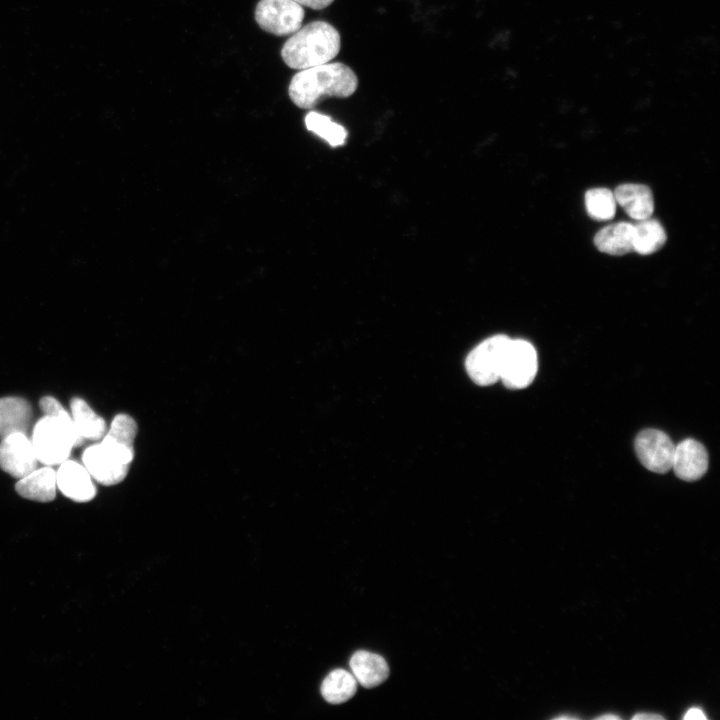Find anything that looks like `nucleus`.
I'll list each match as a JSON object with an SVG mask.
<instances>
[{"label": "nucleus", "mask_w": 720, "mask_h": 720, "mask_svg": "<svg viewBox=\"0 0 720 720\" xmlns=\"http://www.w3.org/2000/svg\"><path fill=\"white\" fill-rule=\"evenodd\" d=\"M599 251L610 255H624L633 251V224L619 222L601 229L594 238Z\"/></svg>", "instance_id": "dca6fc26"}, {"label": "nucleus", "mask_w": 720, "mask_h": 720, "mask_svg": "<svg viewBox=\"0 0 720 720\" xmlns=\"http://www.w3.org/2000/svg\"><path fill=\"white\" fill-rule=\"evenodd\" d=\"M71 416L79 435L86 441H99L107 432L105 420L81 398L70 402Z\"/></svg>", "instance_id": "f3484780"}, {"label": "nucleus", "mask_w": 720, "mask_h": 720, "mask_svg": "<svg viewBox=\"0 0 720 720\" xmlns=\"http://www.w3.org/2000/svg\"><path fill=\"white\" fill-rule=\"evenodd\" d=\"M341 48L337 29L325 21H313L291 34L281 49L285 64L303 70L330 62Z\"/></svg>", "instance_id": "7ed1b4c3"}, {"label": "nucleus", "mask_w": 720, "mask_h": 720, "mask_svg": "<svg viewBox=\"0 0 720 720\" xmlns=\"http://www.w3.org/2000/svg\"><path fill=\"white\" fill-rule=\"evenodd\" d=\"M666 242L662 225L652 219L638 220L633 225V250L642 255L658 251Z\"/></svg>", "instance_id": "a211bd4d"}, {"label": "nucleus", "mask_w": 720, "mask_h": 720, "mask_svg": "<svg viewBox=\"0 0 720 720\" xmlns=\"http://www.w3.org/2000/svg\"><path fill=\"white\" fill-rule=\"evenodd\" d=\"M614 193L616 203L635 220L649 218L654 210V200L650 188L643 184H621Z\"/></svg>", "instance_id": "ddd939ff"}, {"label": "nucleus", "mask_w": 720, "mask_h": 720, "mask_svg": "<svg viewBox=\"0 0 720 720\" xmlns=\"http://www.w3.org/2000/svg\"><path fill=\"white\" fill-rule=\"evenodd\" d=\"M100 442L86 448L82 462L93 480L111 486L120 483L128 474L134 457V442L105 433Z\"/></svg>", "instance_id": "20e7f679"}, {"label": "nucleus", "mask_w": 720, "mask_h": 720, "mask_svg": "<svg viewBox=\"0 0 720 720\" xmlns=\"http://www.w3.org/2000/svg\"><path fill=\"white\" fill-rule=\"evenodd\" d=\"M357 689V681L352 673L336 669L330 672L322 682L321 694L331 704H341L351 699Z\"/></svg>", "instance_id": "6ab92c4d"}, {"label": "nucleus", "mask_w": 720, "mask_h": 720, "mask_svg": "<svg viewBox=\"0 0 720 720\" xmlns=\"http://www.w3.org/2000/svg\"><path fill=\"white\" fill-rule=\"evenodd\" d=\"M672 469L684 481L700 479L708 469L705 447L694 439H685L675 445Z\"/></svg>", "instance_id": "9b49d317"}, {"label": "nucleus", "mask_w": 720, "mask_h": 720, "mask_svg": "<svg viewBox=\"0 0 720 720\" xmlns=\"http://www.w3.org/2000/svg\"><path fill=\"white\" fill-rule=\"evenodd\" d=\"M0 442V468L20 479L38 468L39 461L26 433H12Z\"/></svg>", "instance_id": "1a4fd4ad"}, {"label": "nucleus", "mask_w": 720, "mask_h": 720, "mask_svg": "<svg viewBox=\"0 0 720 720\" xmlns=\"http://www.w3.org/2000/svg\"><path fill=\"white\" fill-rule=\"evenodd\" d=\"M31 442L40 463L47 466L59 465L70 456L74 447L85 440L77 432L72 416L58 400L46 407V415L33 428Z\"/></svg>", "instance_id": "f03ea898"}, {"label": "nucleus", "mask_w": 720, "mask_h": 720, "mask_svg": "<svg viewBox=\"0 0 720 720\" xmlns=\"http://www.w3.org/2000/svg\"><path fill=\"white\" fill-rule=\"evenodd\" d=\"M683 718H684L685 720H692V719H696V720H706V719H707V716L705 715V713L703 712V710L700 709L699 707H692V708H690V709L687 710V712L685 713V715H684Z\"/></svg>", "instance_id": "5701e85b"}, {"label": "nucleus", "mask_w": 720, "mask_h": 720, "mask_svg": "<svg viewBox=\"0 0 720 720\" xmlns=\"http://www.w3.org/2000/svg\"><path fill=\"white\" fill-rule=\"evenodd\" d=\"M614 193L606 188H593L585 194V205L589 216L596 220H609L616 212Z\"/></svg>", "instance_id": "412c9836"}, {"label": "nucleus", "mask_w": 720, "mask_h": 720, "mask_svg": "<svg viewBox=\"0 0 720 720\" xmlns=\"http://www.w3.org/2000/svg\"><path fill=\"white\" fill-rule=\"evenodd\" d=\"M32 419V408L21 397L0 398V438L12 433H26Z\"/></svg>", "instance_id": "2eb2a0df"}, {"label": "nucleus", "mask_w": 720, "mask_h": 720, "mask_svg": "<svg viewBox=\"0 0 720 720\" xmlns=\"http://www.w3.org/2000/svg\"><path fill=\"white\" fill-rule=\"evenodd\" d=\"M554 719H556V720H563V719L569 720V719H577V717L571 716V715H560V716L555 717Z\"/></svg>", "instance_id": "a878e982"}, {"label": "nucleus", "mask_w": 720, "mask_h": 720, "mask_svg": "<svg viewBox=\"0 0 720 720\" xmlns=\"http://www.w3.org/2000/svg\"><path fill=\"white\" fill-rule=\"evenodd\" d=\"M57 488L75 502H88L96 495L93 478L83 464L67 459L56 471Z\"/></svg>", "instance_id": "9d476101"}, {"label": "nucleus", "mask_w": 720, "mask_h": 720, "mask_svg": "<svg viewBox=\"0 0 720 720\" xmlns=\"http://www.w3.org/2000/svg\"><path fill=\"white\" fill-rule=\"evenodd\" d=\"M538 370V357L534 346L523 339H511L505 350L500 380L509 389L529 386Z\"/></svg>", "instance_id": "423d86ee"}, {"label": "nucleus", "mask_w": 720, "mask_h": 720, "mask_svg": "<svg viewBox=\"0 0 720 720\" xmlns=\"http://www.w3.org/2000/svg\"><path fill=\"white\" fill-rule=\"evenodd\" d=\"M510 338L492 336L477 345L467 356L465 366L469 377L480 386L500 380L503 358Z\"/></svg>", "instance_id": "39448f33"}, {"label": "nucleus", "mask_w": 720, "mask_h": 720, "mask_svg": "<svg viewBox=\"0 0 720 720\" xmlns=\"http://www.w3.org/2000/svg\"><path fill=\"white\" fill-rule=\"evenodd\" d=\"M596 719L597 720H619V719H621V717L616 714L609 713V714H603L601 716H598V717H596Z\"/></svg>", "instance_id": "393cba45"}, {"label": "nucleus", "mask_w": 720, "mask_h": 720, "mask_svg": "<svg viewBox=\"0 0 720 720\" xmlns=\"http://www.w3.org/2000/svg\"><path fill=\"white\" fill-rule=\"evenodd\" d=\"M352 675L365 688H373L383 683L389 675L385 659L368 651L359 650L350 658Z\"/></svg>", "instance_id": "4468645a"}, {"label": "nucleus", "mask_w": 720, "mask_h": 720, "mask_svg": "<svg viewBox=\"0 0 720 720\" xmlns=\"http://www.w3.org/2000/svg\"><path fill=\"white\" fill-rule=\"evenodd\" d=\"M15 489L25 499L43 503L51 502L56 496V471L52 466L38 467L18 479Z\"/></svg>", "instance_id": "f8f14e48"}, {"label": "nucleus", "mask_w": 720, "mask_h": 720, "mask_svg": "<svg viewBox=\"0 0 720 720\" xmlns=\"http://www.w3.org/2000/svg\"><path fill=\"white\" fill-rule=\"evenodd\" d=\"M304 16L303 6L293 0H260L255 8V20L260 28L277 36L296 32Z\"/></svg>", "instance_id": "0eeeda50"}, {"label": "nucleus", "mask_w": 720, "mask_h": 720, "mask_svg": "<svg viewBox=\"0 0 720 720\" xmlns=\"http://www.w3.org/2000/svg\"><path fill=\"white\" fill-rule=\"evenodd\" d=\"M358 87L355 72L347 65L334 62L299 70L291 79L288 94L301 109H311L323 97L347 98Z\"/></svg>", "instance_id": "f257e3e1"}, {"label": "nucleus", "mask_w": 720, "mask_h": 720, "mask_svg": "<svg viewBox=\"0 0 720 720\" xmlns=\"http://www.w3.org/2000/svg\"><path fill=\"white\" fill-rule=\"evenodd\" d=\"M304 121L309 131L324 139L332 147H338L345 143L347 138L346 129L334 122L329 116L310 111L305 116Z\"/></svg>", "instance_id": "aec40b11"}, {"label": "nucleus", "mask_w": 720, "mask_h": 720, "mask_svg": "<svg viewBox=\"0 0 720 720\" xmlns=\"http://www.w3.org/2000/svg\"><path fill=\"white\" fill-rule=\"evenodd\" d=\"M301 6L320 10L328 7L334 0H293Z\"/></svg>", "instance_id": "4be33fe9"}, {"label": "nucleus", "mask_w": 720, "mask_h": 720, "mask_svg": "<svg viewBox=\"0 0 720 720\" xmlns=\"http://www.w3.org/2000/svg\"><path fill=\"white\" fill-rule=\"evenodd\" d=\"M632 719H635V720H644V719L662 720V719H664V717L662 715L655 714V713H649V714L637 713L632 717Z\"/></svg>", "instance_id": "b1692460"}, {"label": "nucleus", "mask_w": 720, "mask_h": 720, "mask_svg": "<svg viewBox=\"0 0 720 720\" xmlns=\"http://www.w3.org/2000/svg\"><path fill=\"white\" fill-rule=\"evenodd\" d=\"M634 445L638 459L648 470L664 474L672 469L675 444L666 433L645 429L637 435Z\"/></svg>", "instance_id": "6e6552de"}]
</instances>
